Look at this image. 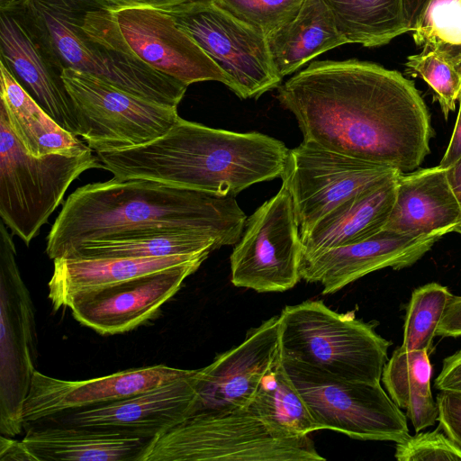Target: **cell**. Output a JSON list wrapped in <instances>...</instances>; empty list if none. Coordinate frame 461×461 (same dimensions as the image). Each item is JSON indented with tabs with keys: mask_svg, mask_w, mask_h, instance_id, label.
<instances>
[{
	"mask_svg": "<svg viewBox=\"0 0 461 461\" xmlns=\"http://www.w3.org/2000/svg\"><path fill=\"white\" fill-rule=\"evenodd\" d=\"M0 434L23 430L21 418L37 362L34 307L16 263L12 235L0 221Z\"/></svg>",
	"mask_w": 461,
	"mask_h": 461,
	"instance_id": "cell-10",
	"label": "cell"
},
{
	"mask_svg": "<svg viewBox=\"0 0 461 461\" xmlns=\"http://www.w3.org/2000/svg\"><path fill=\"white\" fill-rule=\"evenodd\" d=\"M281 358L319 429H332L360 440L395 443L410 435L406 416L380 383L348 381Z\"/></svg>",
	"mask_w": 461,
	"mask_h": 461,
	"instance_id": "cell-8",
	"label": "cell"
},
{
	"mask_svg": "<svg viewBox=\"0 0 461 461\" xmlns=\"http://www.w3.org/2000/svg\"><path fill=\"white\" fill-rule=\"evenodd\" d=\"M430 2L431 0H402L403 15L409 32L419 26Z\"/></svg>",
	"mask_w": 461,
	"mask_h": 461,
	"instance_id": "cell-42",
	"label": "cell"
},
{
	"mask_svg": "<svg viewBox=\"0 0 461 461\" xmlns=\"http://www.w3.org/2000/svg\"><path fill=\"white\" fill-rule=\"evenodd\" d=\"M439 239L411 238L382 230L361 241L303 258L301 277L320 283L322 294H331L374 271L385 267L398 270L413 265Z\"/></svg>",
	"mask_w": 461,
	"mask_h": 461,
	"instance_id": "cell-19",
	"label": "cell"
},
{
	"mask_svg": "<svg viewBox=\"0 0 461 461\" xmlns=\"http://www.w3.org/2000/svg\"><path fill=\"white\" fill-rule=\"evenodd\" d=\"M432 366L426 350L396 348L387 360L382 382L391 399L404 409L416 432L438 420V405L433 399L430 380Z\"/></svg>",
	"mask_w": 461,
	"mask_h": 461,
	"instance_id": "cell-28",
	"label": "cell"
},
{
	"mask_svg": "<svg viewBox=\"0 0 461 461\" xmlns=\"http://www.w3.org/2000/svg\"><path fill=\"white\" fill-rule=\"evenodd\" d=\"M267 39L273 64L281 77L316 56L347 43L324 0H305L295 18Z\"/></svg>",
	"mask_w": 461,
	"mask_h": 461,
	"instance_id": "cell-26",
	"label": "cell"
},
{
	"mask_svg": "<svg viewBox=\"0 0 461 461\" xmlns=\"http://www.w3.org/2000/svg\"><path fill=\"white\" fill-rule=\"evenodd\" d=\"M210 253L158 258H59L54 259L48 298L55 311L76 297L127 280L162 271Z\"/></svg>",
	"mask_w": 461,
	"mask_h": 461,
	"instance_id": "cell-23",
	"label": "cell"
},
{
	"mask_svg": "<svg viewBox=\"0 0 461 461\" xmlns=\"http://www.w3.org/2000/svg\"><path fill=\"white\" fill-rule=\"evenodd\" d=\"M116 9L121 8H146L155 10H167L191 0H106Z\"/></svg>",
	"mask_w": 461,
	"mask_h": 461,
	"instance_id": "cell-41",
	"label": "cell"
},
{
	"mask_svg": "<svg viewBox=\"0 0 461 461\" xmlns=\"http://www.w3.org/2000/svg\"><path fill=\"white\" fill-rule=\"evenodd\" d=\"M461 224V206L439 166L402 173L384 230L411 238L439 237Z\"/></svg>",
	"mask_w": 461,
	"mask_h": 461,
	"instance_id": "cell-21",
	"label": "cell"
},
{
	"mask_svg": "<svg viewBox=\"0 0 461 461\" xmlns=\"http://www.w3.org/2000/svg\"><path fill=\"white\" fill-rule=\"evenodd\" d=\"M197 369L149 391L38 421L116 431L152 440L195 411ZM36 422V421H35Z\"/></svg>",
	"mask_w": 461,
	"mask_h": 461,
	"instance_id": "cell-15",
	"label": "cell"
},
{
	"mask_svg": "<svg viewBox=\"0 0 461 461\" xmlns=\"http://www.w3.org/2000/svg\"><path fill=\"white\" fill-rule=\"evenodd\" d=\"M303 140L401 173L430 152V115L412 81L357 59L316 60L277 88Z\"/></svg>",
	"mask_w": 461,
	"mask_h": 461,
	"instance_id": "cell-1",
	"label": "cell"
},
{
	"mask_svg": "<svg viewBox=\"0 0 461 461\" xmlns=\"http://www.w3.org/2000/svg\"><path fill=\"white\" fill-rule=\"evenodd\" d=\"M461 8V0H431L419 26L412 31L420 48L443 52L448 43Z\"/></svg>",
	"mask_w": 461,
	"mask_h": 461,
	"instance_id": "cell-34",
	"label": "cell"
},
{
	"mask_svg": "<svg viewBox=\"0 0 461 461\" xmlns=\"http://www.w3.org/2000/svg\"><path fill=\"white\" fill-rule=\"evenodd\" d=\"M163 12L230 77L240 98L257 99L281 85L267 36L212 0H191Z\"/></svg>",
	"mask_w": 461,
	"mask_h": 461,
	"instance_id": "cell-11",
	"label": "cell"
},
{
	"mask_svg": "<svg viewBox=\"0 0 461 461\" xmlns=\"http://www.w3.org/2000/svg\"><path fill=\"white\" fill-rule=\"evenodd\" d=\"M128 50L153 69L185 86L218 81L231 91L230 77L167 13L146 8H112Z\"/></svg>",
	"mask_w": 461,
	"mask_h": 461,
	"instance_id": "cell-14",
	"label": "cell"
},
{
	"mask_svg": "<svg viewBox=\"0 0 461 461\" xmlns=\"http://www.w3.org/2000/svg\"><path fill=\"white\" fill-rule=\"evenodd\" d=\"M347 43L378 47L406 33L402 0H324Z\"/></svg>",
	"mask_w": 461,
	"mask_h": 461,
	"instance_id": "cell-29",
	"label": "cell"
},
{
	"mask_svg": "<svg viewBox=\"0 0 461 461\" xmlns=\"http://www.w3.org/2000/svg\"><path fill=\"white\" fill-rule=\"evenodd\" d=\"M92 168L104 166L91 148L75 154L32 155L0 108V217L26 246L62 203L69 185Z\"/></svg>",
	"mask_w": 461,
	"mask_h": 461,
	"instance_id": "cell-7",
	"label": "cell"
},
{
	"mask_svg": "<svg viewBox=\"0 0 461 461\" xmlns=\"http://www.w3.org/2000/svg\"><path fill=\"white\" fill-rule=\"evenodd\" d=\"M437 336H461V296L452 298L438 327Z\"/></svg>",
	"mask_w": 461,
	"mask_h": 461,
	"instance_id": "cell-38",
	"label": "cell"
},
{
	"mask_svg": "<svg viewBox=\"0 0 461 461\" xmlns=\"http://www.w3.org/2000/svg\"><path fill=\"white\" fill-rule=\"evenodd\" d=\"M434 385L437 389L461 392V349L443 360Z\"/></svg>",
	"mask_w": 461,
	"mask_h": 461,
	"instance_id": "cell-37",
	"label": "cell"
},
{
	"mask_svg": "<svg viewBox=\"0 0 461 461\" xmlns=\"http://www.w3.org/2000/svg\"><path fill=\"white\" fill-rule=\"evenodd\" d=\"M458 71H459V72H460V74H461V68H460Z\"/></svg>",
	"mask_w": 461,
	"mask_h": 461,
	"instance_id": "cell-47",
	"label": "cell"
},
{
	"mask_svg": "<svg viewBox=\"0 0 461 461\" xmlns=\"http://www.w3.org/2000/svg\"><path fill=\"white\" fill-rule=\"evenodd\" d=\"M394 456L399 461H461V447L438 428L397 442Z\"/></svg>",
	"mask_w": 461,
	"mask_h": 461,
	"instance_id": "cell-35",
	"label": "cell"
},
{
	"mask_svg": "<svg viewBox=\"0 0 461 461\" xmlns=\"http://www.w3.org/2000/svg\"><path fill=\"white\" fill-rule=\"evenodd\" d=\"M37 461L30 452L23 439H13L11 437L0 436V461Z\"/></svg>",
	"mask_w": 461,
	"mask_h": 461,
	"instance_id": "cell-39",
	"label": "cell"
},
{
	"mask_svg": "<svg viewBox=\"0 0 461 461\" xmlns=\"http://www.w3.org/2000/svg\"><path fill=\"white\" fill-rule=\"evenodd\" d=\"M0 54L1 60L41 107L63 129L79 136L77 116L62 72L14 13H0Z\"/></svg>",
	"mask_w": 461,
	"mask_h": 461,
	"instance_id": "cell-20",
	"label": "cell"
},
{
	"mask_svg": "<svg viewBox=\"0 0 461 461\" xmlns=\"http://www.w3.org/2000/svg\"><path fill=\"white\" fill-rule=\"evenodd\" d=\"M270 428L287 438L318 430L302 395L287 375L278 356L261 379L249 405Z\"/></svg>",
	"mask_w": 461,
	"mask_h": 461,
	"instance_id": "cell-30",
	"label": "cell"
},
{
	"mask_svg": "<svg viewBox=\"0 0 461 461\" xmlns=\"http://www.w3.org/2000/svg\"><path fill=\"white\" fill-rule=\"evenodd\" d=\"M436 402L439 428L461 447V392L440 390Z\"/></svg>",
	"mask_w": 461,
	"mask_h": 461,
	"instance_id": "cell-36",
	"label": "cell"
},
{
	"mask_svg": "<svg viewBox=\"0 0 461 461\" xmlns=\"http://www.w3.org/2000/svg\"><path fill=\"white\" fill-rule=\"evenodd\" d=\"M246 220L234 196L113 177L68 195L47 236L46 254L54 260L84 242L158 229L199 230L215 237L221 247L235 245Z\"/></svg>",
	"mask_w": 461,
	"mask_h": 461,
	"instance_id": "cell-2",
	"label": "cell"
},
{
	"mask_svg": "<svg viewBox=\"0 0 461 461\" xmlns=\"http://www.w3.org/2000/svg\"><path fill=\"white\" fill-rule=\"evenodd\" d=\"M279 344L284 358L340 379L380 383L391 343L349 313L305 301L282 310Z\"/></svg>",
	"mask_w": 461,
	"mask_h": 461,
	"instance_id": "cell-5",
	"label": "cell"
},
{
	"mask_svg": "<svg viewBox=\"0 0 461 461\" xmlns=\"http://www.w3.org/2000/svg\"><path fill=\"white\" fill-rule=\"evenodd\" d=\"M459 110L456 125L447 148V150L440 160L439 167L448 168L461 158V95L459 97Z\"/></svg>",
	"mask_w": 461,
	"mask_h": 461,
	"instance_id": "cell-40",
	"label": "cell"
},
{
	"mask_svg": "<svg viewBox=\"0 0 461 461\" xmlns=\"http://www.w3.org/2000/svg\"><path fill=\"white\" fill-rule=\"evenodd\" d=\"M288 152L285 143L263 133L210 128L179 116L149 143L95 153L118 180L148 179L235 197L254 184L281 177Z\"/></svg>",
	"mask_w": 461,
	"mask_h": 461,
	"instance_id": "cell-3",
	"label": "cell"
},
{
	"mask_svg": "<svg viewBox=\"0 0 461 461\" xmlns=\"http://www.w3.org/2000/svg\"><path fill=\"white\" fill-rule=\"evenodd\" d=\"M460 68H461V64H460V66L457 68V69L459 70Z\"/></svg>",
	"mask_w": 461,
	"mask_h": 461,
	"instance_id": "cell-46",
	"label": "cell"
},
{
	"mask_svg": "<svg viewBox=\"0 0 461 461\" xmlns=\"http://www.w3.org/2000/svg\"><path fill=\"white\" fill-rule=\"evenodd\" d=\"M279 355L277 315L249 330L240 345L218 355L209 366L197 369L194 413H225L249 406Z\"/></svg>",
	"mask_w": 461,
	"mask_h": 461,
	"instance_id": "cell-17",
	"label": "cell"
},
{
	"mask_svg": "<svg viewBox=\"0 0 461 461\" xmlns=\"http://www.w3.org/2000/svg\"><path fill=\"white\" fill-rule=\"evenodd\" d=\"M453 297L446 286L438 283L416 288L407 307L400 348L405 351L429 352L438 327Z\"/></svg>",
	"mask_w": 461,
	"mask_h": 461,
	"instance_id": "cell-31",
	"label": "cell"
},
{
	"mask_svg": "<svg viewBox=\"0 0 461 461\" xmlns=\"http://www.w3.org/2000/svg\"><path fill=\"white\" fill-rule=\"evenodd\" d=\"M405 67L408 75L422 78L430 86L447 120L461 95V74L454 63L437 49L422 48L420 53L408 56Z\"/></svg>",
	"mask_w": 461,
	"mask_h": 461,
	"instance_id": "cell-32",
	"label": "cell"
},
{
	"mask_svg": "<svg viewBox=\"0 0 461 461\" xmlns=\"http://www.w3.org/2000/svg\"><path fill=\"white\" fill-rule=\"evenodd\" d=\"M324 461L309 436L287 438L247 406L195 412L153 438L141 461Z\"/></svg>",
	"mask_w": 461,
	"mask_h": 461,
	"instance_id": "cell-6",
	"label": "cell"
},
{
	"mask_svg": "<svg viewBox=\"0 0 461 461\" xmlns=\"http://www.w3.org/2000/svg\"><path fill=\"white\" fill-rule=\"evenodd\" d=\"M212 1L267 37L295 18L305 2V0Z\"/></svg>",
	"mask_w": 461,
	"mask_h": 461,
	"instance_id": "cell-33",
	"label": "cell"
},
{
	"mask_svg": "<svg viewBox=\"0 0 461 461\" xmlns=\"http://www.w3.org/2000/svg\"><path fill=\"white\" fill-rule=\"evenodd\" d=\"M400 174L393 167L362 160L303 140L289 149L280 178L292 197L301 235L346 200Z\"/></svg>",
	"mask_w": 461,
	"mask_h": 461,
	"instance_id": "cell-12",
	"label": "cell"
},
{
	"mask_svg": "<svg viewBox=\"0 0 461 461\" xmlns=\"http://www.w3.org/2000/svg\"><path fill=\"white\" fill-rule=\"evenodd\" d=\"M302 258L292 197L281 185L247 218L230 258L231 283L258 293L285 292L302 279Z\"/></svg>",
	"mask_w": 461,
	"mask_h": 461,
	"instance_id": "cell-13",
	"label": "cell"
},
{
	"mask_svg": "<svg viewBox=\"0 0 461 461\" xmlns=\"http://www.w3.org/2000/svg\"><path fill=\"white\" fill-rule=\"evenodd\" d=\"M77 116L80 134L95 152L149 143L169 131L177 107L152 102L72 68L61 73Z\"/></svg>",
	"mask_w": 461,
	"mask_h": 461,
	"instance_id": "cell-9",
	"label": "cell"
},
{
	"mask_svg": "<svg viewBox=\"0 0 461 461\" xmlns=\"http://www.w3.org/2000/svg\"><path fill=\"white\" fill-rule=\"evenodd\" d=\"M27 0H0V13H12L23 6Z\"/></svg>",
	"mask_w": 461,
	"mask_h": 461,
	"instance_id": "cell-44",
	"label": "cell"
},
{
	"mask_svg": "<svg viewBox=\"0 0 461 461\" xmlns=\"http://www.w3.org/2000/svg\"><path fill=\"white\" fill-rule=\"evenodd\" d=\"M191 372L156 365L87 380L68 381L36 370L21 418L24 426L63 411L109 403L158 387Z\"/></svg>",
	"mask_w": 461,
	"mask_h": 461,
	"instance_id": "cell-18",
	"label": "cell"
},
{
	"mask_svg": "<svg viewBox=\"0 0 461 461\" xmlns=\"http://www.w3.org/2000/svg\"><path fill=\"white\" fill-rule=\"evenodd\" d=\"M113 7L106 0H27L12 13L61 72L87 73L137 96L177 107L187 86L128 50Z\"/></svg>",
	"mask_w": 461,
	"mask_h": 461,
	"instance_id": "cell-4",
	"label": "cell"
},
{
	"mask_svg": "<svg viewBox=\"0 0 461 461\" xmlns=\"http://www.w3.org/2000/svg\"><path fill=\"white\" fill-rule=\"evenodd\" d=\"M221 247L213 236L194 230L132 231L81 243L62 258H158L211 253Z\"/></svg>",
	"mask_w": 461,
	"mask_h": 461,
	"instance_id": "cell-27",
	"label": "cell"
},
{
	"mask_svg": "<svg viewBox=\"0 0 461 461\" xmlns=\"http://www.w3.org/2000/svg\"><path fill=\"white\" fill-rule=\"evenodd\" d=\"M447 176L451 189L461 206V158L447 168Z\"/></svg>",
	"mask_w": 461,
	"mask_h": 461,
	"instance_id": "cell-43",
	"label": "cell"
},
{
	"mask_svg": "<svg viewBox=\"0 0 461 461\" xmlns=\"http://www.w3.org/2000/svg\"><path fill=\"white\" fill-rule=\"evenodd\" d=\"M0 108L17 140L33 156L75 154L90 148L59 125L20 85L2 60Z\"/></svg>",
	"mask_w": 461,
	"mask_h": 461,
	"instance_id": "cell-25",
	"label": "cell"
},
{
	"mask_svg": "<svg viewBox=\"0 0 461 461\" xmlns=\"http://www.w3.org/2000/svg\"><path fill=\"white\" fill-rule=\"evenodd\" d=\"M399 176L346 200L301 234L302 259L384 230L395 201Z\"/></svg>",
	"mask_w": 461,
	"mask_h": 461,
	"instance_id": "cell-24",
	"label": "cell"
},
{
	"mask_svg": "<svg viewBox=\"0 0 461 461\" xmlns=\"http://www.w3.org/2000/svg\"><path fill=\"white\" fill-rule=\"evenodd\" d=\"M23 443L37 461H141L151 440L116 431L36 421Z\"/></svg>",
	"mask_w": 461,
	"mask_h": 461,
	"instance_id": "cell-22",
	"label": "cell"
},
{
	"mask_svg": "<svg viewBox=\"0 0 461 461\" xmlns=\"http://www.w3.org/2000/svg\"><path fill=\"white\" fill-rule=\"evenodd\" d=\"M455 231L461 234V224L456 228Z\"/></svg>",
	"mask_w": 461,
	"mask_h": 461,
	"instance_id": "cell-45",
	"label": "cell"
},
{
	"mask_svg": "<svg viewBox=\"0 0 461 461\" xmlns=\"http://www.w3.org/2000/svg\"><path fill=\"white\" fill-rule=\"evenodd\" d=\"M206 258L84 294L68 308L79 323L101 335L131 331L152 319Z\"/></svg>",
	"mask_w": 461,
	"mask_h": 461,
	"instance_id": "cell-16",
	"label": "cell"
}]
</instances>
